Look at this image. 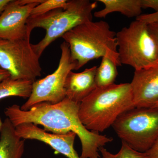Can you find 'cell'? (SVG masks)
I'll use <instances>...</instances> for the list:
<instances>
[{"mask_svg": "<svg viewBox=\"0 0 158 158\" xmlns=\"http://www.w3.org/2000/svg\"><path fill=\"white\" fill-rule=\"evenodd\" d=\"M97 2L89 0H70L65 9H55L39 16H30L27 21V34L31 37L36 28L45 30L43 39L36 44H32L35 52L40 57L44 51L59 37L77 26L92 21L93 11Z\"/></svg>", "mask_w": 158, "mask_h": 158, "instance_id": "cell-4", "label": "cell"}, {"mask_svg": "<svg viewBox=\"0 0 158 158\" xmlns=\"http://www.w3.org/2000/svg\"><path fill=\"white\" fill-rule=\"evenodd\" d=\"M112 127L122 142L135 150L146 152L158 139V108L130 109Z\"/></svg>", "mask_w": 158, "mask_h": 158, "instance_id": "cell-6", "label": "cell"}, {"mask_svg": "<svg viewBox=\"0 0 158 158\" xmlns=\"http://www.w3.org/2000/svg\"><path fill=\"white\" fill-rule=\"evenodd\" d=\"M119 61L135 70L158 65V43L148 24L136 19L116 33Z\"/></svg>", "mask_w": 158, "mask_h": 158, "instance_id": "cell-5", "label": "cell"}, {"mask_svg": "<svg viewBox=\"0 0 158 158\" xmlns=\"http://www.w3.org/2000/svg\"><path fill=\"white\" fill-rule=\"evenodd\" d=\"M34 82L13 79L10 77L5 79L0 82V100L13 96L28 99L32 93Z\"/></svg>", "mask_w": 158, "mask_h": 158, "instance_id": "cell-15", "label": "cell"}, {"mask_svg": "<svg viewBox=\"0 0 158 158\" xmlns=\"http://www.w3.org/2000/svg\"><path fill=\"white\" fill-rule=\"evenodd\" d=\"M142 9L151 8L158 12V0H141Z\"/></svg>", "mask_w": 158, "mask_h": 158, "instance_id": "cell-20", "label": "cell"}, {"mask_svg": "<svg viewBox=\"0 0 158 158\" xmlns=\"http://www.w3.org/2000/svg\"><path fill=\"white\" fill-rule=\"evenodd\" d=\"M97 66L86 69L80 73L71 71L65 80L66 97L81 103L96 89L95 77Z\"/></svg>", "mask_w": 158, "mask_h": 158, "instance_id": "cell-12", "label": "cell"}, {"mask_svg": "<svg viewBox=\"0 0 158 158\" xmlns=\"http://www.w3.org/2000/svg\"><path fill=\"white\" fill-rule=\"evenodd\" d=\"M11 1V0H0V16Z\"/></svg>", "mask_w": 158, "mask_h": 158, "instance_id": "cell-23", "label": "cell"}, {"mask_svg": "<svg viewBox=\"0 0 158 158\" xmlns=\"http://www.w3.org/2000/svg\"><path fill=\"white\" fill-rule=\"evenodd\" d=\"M80 103L65 98L56 104L43 102L23 111L17 105L5 109V114L16 127L24 123L42 126L46 131L63 135L73 132L78 136L82 145L81 158H100L99 150L113 141L112 138L87 129L79 116Z\"/></svg>", "mask_w": 158, "mask_h": 158, "instance_id": "cell-1", "label": "cell"}, {"mask_svg": "<svg viewBox=\"0 0 158 158\" xmlns=\"http://www.w3.org/2000/svg\"><path fill=\"white\" fill-rule=\"evenodd\" d=\"M15 130L17 135L23 139L42 141L68 158H81L74 148L77 135L73 132L63 135L48 133L32 123L19 125Z\"/></svg>", "mask_w": 158, "mask_h": 158, "instance_id": "cell-10", "label": "cell"}, {"mask_svg": "<svg viewBox=\"0 0 158 158\" xmlns=\"http://www.w3.org/2000/svg\"><path fill=\"white\" fill-rule=\"evenodd\" d=\"M148 26L151 33L158 43V20L148 24Z\"/></svg>", "mask_w": 158, "mask_h": 158, "instance_id": "cell-21", "label": "cell"}, {"mask_svg": "<svg viewBox=\"0 0 158 158\" xmlns=\"http://www.w3.org/2000/svg\"><path fill=\"white\" fill-rule=\"evenodd\" d=\"M66 0H44L42 3L37 5L31 11V17L39 16L58 9H65L68 5Z\"/></svg>", "mask_w": 158, "mask_h": 158, "instance_id": "cell-18", "label": "cell"}, {"mask_svg": "<svg viewBox=\"0 0 158 158\" xmlns=\"http://www.w3.org/2000/svg\"><path fill=\"white\" fill-rule=\"evenodd\" d=\"M40 58L30 40L0 39V68L8 71L11 78L36 81L42 72Z\"/></svg>", "mask_w": 158, "mask_h": 158, "instance_id": "cell-7", "label": "cell"}, {"mask_svg": "<svg viewBox=\"0 0 158 158\" xmlns=\"http://www.w3.org/2000/svg\"><path fill=\"white\" fill-rule=\"evenodd\" d=\"M104 7L94 13V17L105 18L113 12H119L126 17H136L141 15L142 6L141 0H98Z\"/></svg>", "mask_w": 158, "mask_h": 158, "instance_id": "cell-14", "label": "cell"}, {"mask_svg": "<svg viewBox=\"0 0 158 158\" xmlns=\"http://www.w3.org/2000/svg\"><path fill=\"white\" fill-rule=\"evenodd\" d=\"M60 49L61 57L57 69L44 78L34 82L31 96L20 107L22 110L27 111L34 105L43 102L57 103L66 98L65 80L71 71L75 70L76 63L72 61L67 43H62Z\"/></svg>", "mask_w": 158, "mask_h": 158, "instance_id": "cell-8", "label": "cell"}, {"mask_svg": "<svg viewBox=\"0 0 158 158\" xmlns=\"http://www.w3.org/2000/svg\"><path fill=\"white\" fill-rule=\"evenodd\" d=\"M136 19L141 21L148 24L158 20V12H154L151 14L141 15L136 18Z\"/></svg>", "mask_w": 158, "mask_h": 158, "instance_id": "cell-19", "label": "cell"}, {"mask_svg": "<svg viewBox=\"0 0 158 158\" xmlns=\"http://www.w3.org/2000/svg\"><path fill=\"white\" fill-rule=\"evenodd\" d=\"M135 107H154L158 103V65L135 70L130 83Z\"/></svg>", "mask_w": 158, "mask_h": 158, "instance_id": "cell-11", "label": "cell"}, {"mask_svg": "<svg viewBox=\"0 0 158 158\" xmlns=\"http://www.w3.org/2000/svg\"><path fill=\"white\" fill-rule=\"evenodd\" d=\"M102 158H150L146 152L137 151L122 141L120 150L117 153L112 154L104 147L99 148Z\"/></svg>", "mask_w": 158, "mask_h": 158, "instance_id": "cell-17", "label": "cell"}, {"mask_svg": "<svg viewBox=\"0 0 158 158\" xmlns=\"http://www.w3.org/2000/svg\"><path fill=\"white\" fill-rule=\"evenodd\" d=\"M3 123L2 122L1 118H0V132H1V128H2V126Z\"/></svg>", "mask_w": 158, "mask_h": 158, "instance_id": "cell-25", "label": "cell"}, {"mask_svg": "<svg viewBox=\"0 0 158 158\" xmlns=\"http://www.w3.org/2000/svg\"><path fill=\"white\" fill-rule=\"evenodd\" d=\"M24 149V139L17 135L15 127L6 118L0 132V158H22Z\"/></svg>", "mask_w": 158, "mask_h": 158, "instance_id": "cell-13", "label": "cell"}, {"mask_svg": "<svg viewBox=\"0 0 158 158\" xmlns=\"http://www.w3.org/2000/svg\"><path fill=\"white\" fill-rule=\"evenodd\" d=\"M117 66V64L109 57L102 58L95 74L97 88H105L114 84L118 75Z\"/></svg>", "mask_w": 158, "mask_h": 158, "instance_id": "cell-16", "label": "cell"}, {"mask_svg": "<svg viewBox=\"0 0 158 158\" xmlns=\"http://www.w3.org/2000/svg\"><path fill=\"white\" fill-rule=\"evenodd\" d=\"M10 77V74L8 71L0 68V82Z\"/></svg>", "mask_w": 158, "mask_h": 158, "instance_id": "cell-24", "label": "cell"}, {"mask_svg": "<svg viewBox=\"0 0 158 158\" xmlns=\"http://www.w3.org/2000/svg\"><path fill=\"white\" fill-rule=\"evenodd\" d=\"M135 107L130 83L97 88L80 103L79 116L91 131L103 132L121 114Z\"/></svg>", "mask_w": 158, "mask_h": 158, "instance_id": "cell-2", "label": "cell"}, {"mask_svg": "<svg viewBox=\"0 0 158 158\" xmlns=\"http://www.w3.org/2000/svg\"><path fill=\"white\" fill-rule=\"evenodd\" d=\"M146 153L150 158H158V139L153 146Z\"/></svg>", "mask_w": 158, "mask_h": 158, "instance_id": "cell-22", "label": "cell"}, {"mask_svg": "<svg viewBox=\"0 0 158 158\" xmlns=\"http://www.w3.org/2000/svg\"><path fill=\"white\" fill-rule=\"evenodd\" d=\"M154 107L158 108V103L157 104H156L155 105V106Z\"/></svg>", "mask_w": 158, "mask_h": 158, "instance_id": "cell-26", "label": "cell"}, {"mask_svg": "<svg viewBox=\"0 0 158 158\" xmlns=\"http://www.w3.org/2000/svg\"><path fill=\"white\" fill-rule=\"evenodd\" d=\"M42 2L23 5L19 0H11L0 16V39L30 40L27 34V21L33 9Z\"/></svg>", "mask_w": 158, "mask_h": 158, "instance_id": "cell-9", "label": "cell"}, {"mask_svg": "<svg viewBox=\"0 0 158 158\" xmlns=\"http://www.w3.org/2000/svg\"><path fill=\"white\" fill-rule=\"evenodd\" d=\"M116 34L104 21L88 22L77 26L62 37L69 45L71 59L78 70L94 59L108 57L121 65Z\"/></svg>", "mask_w": 158, "mask_h": 158, "instance_id": "cell-3", "label": "cell"}]
</instances>
